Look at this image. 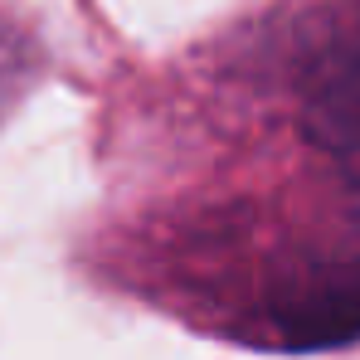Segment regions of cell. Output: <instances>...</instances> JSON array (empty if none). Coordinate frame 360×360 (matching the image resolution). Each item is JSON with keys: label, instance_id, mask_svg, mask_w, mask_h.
Wrapping results in <instances>:
<instances>
[{"label": "cell", "instance_id": "1", "mask_svg": "<svg viewBox=\"0 0 360 360\" xmlns=\"http://www.w3.org/2000/svg\"><path fill=\"white\" fill-rule=\"evenodd\" d=\"M273 321H283L292 346H341L360 336V258L307 273V283L278 302Z\"/></svg>", "mask_w": 360, "mask_h": 360}, {"label": "cell", "instance_id": "2", "mask_svg": "<svg viewBox=\"0 0 360 360\" xmlns=\"http://www.w3.org/2000/svg\"><path fill=\"white\" fill-rule=\"evenodd\" d=\"M307 122L326 151L360 166V34L321 54L307 83Z\"/></svg>", "mask_w": 360, "mask_h": 360}, {"label": "cell", "instance_id": "3", "mask_svg": "<svg viewBox=\"0 0 360 360\" xmlns=\"http://www.w3.org/2000/svg\"><path fill=\"white\" fill-rule=\"evenodd\" d=\"M20 63H25V49L10 30H0V103H5V88L20 83Z\"/></svg>", "mask_w": 360, "mask_h": 360}]
</instances>
